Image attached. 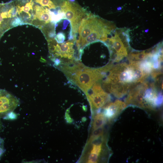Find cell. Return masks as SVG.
<instances>
[{
	"label": "cell",
	"instance_id": "cell-1",
	"mask_svg": "<svg viewBox=\"0 0 163 163\" xmlns=\"http://www.w3.org/2000/svg\"><path fill=\"white\" fill-rule=\"evenodd\" d=\"M121 65L110 71L103 85L106 90L118 97L125 95L129 88L140 81L143 74L139 67Z\"/></svg>",
	"mask_w": 163,
	"mask_h": 163
},
{
	"label": "cell",
	"instance_id": "cell-2",
	"mask_svg": "<svg viewBox=\"0 0 163 163\" xmlns=\"http://www.w3.org/2000/svg\"><path fill=\"white\" fill-rule=\"evenodd\" d=\"M129 94L126 101L129 104L141 108L153 109L162 103V96L153 85H140Z\"/></svg>",
	"mask_w": 163,
	"mask_h": 163
},
{
	"label": "cell",
	"instance_id": "cell-3",
	"mask_svg": "<svg viewBox=\"0 0 163 163\" xmlns=\"http://www.w3.org/2000/svg\"><path fill=\"white\" fill-rule=\"evenodd\" d=\"M129 30L126 28H116L104 43L109 49L111 59H121L126 56L130 48Z\"/></svg>",
	"mask_w": 163,
	"mask_h": 163
},
{
	"label": "cell",
	"instance_id": "cell-4",
	"mask_svg": "<svg viewBox=\"0 0 163 163\" xmlns=\"http://www.w3.org/2000/svg\"><path fill=\"white\" fill-rule=\"evenodd\" d=\"M50 58L59 66L70 63L74 59L75 40L57 43L54 39L47 40Z\"/></svg>",
	"mask_w": 163,
	"mask_h": 163
},
{
	"label": "cell",
	"instance_id": "cell-5",
	"mask_svg": "<svg viewBox=\"0 0 163 163\" xmlns=\"http://www.w3.org/2000/svg\"><path fill=\"white\" fill-rule=\"evenodd\" d=\"M109 21L91 13H88L81 21L78 27V37L76 39L78 52L81 46L86 37L95 30L107 24Z\"/></svg>",
	"mask_w": 163,
	"mask_h": 163
},
{
	"label": "cell",
	"instance_id": "cell-6",
	"mask_svg": "<svg viewBox=\"0 0 163 163\" xmlns=\"http://www.w3.org/2000/svg\"><path fill=\"white\" fill-rule=\"evenodd\" d=\"M61 7L65 18L70 22L73 35L76 39L79 25L88 13L78 4L69 0H64Z\"/></svg>",
	"mask_w": 163,
	"mask_h": 163
},
{
	"label": "cell",
	"instance_id": "cell-7",
	"mask_svg": "<svg viewBox=\"0 0 163 163\" xmlns=\"http://www.w3.org/2000/svg\"><path fill=\"white\" fill-rule=\"evenodd\" d=\"M86 94L91 106L96 109L103 107L110 100L109 95L97 83L93 85Z\"/></svg>",
	"mask_w": 163,
	"mask_h": 163
},
{
	"label": "cell",
	"instance_id": "cell-8",
	"mask_svg": "<svg viewBox=\"0 0 163 163\" xmlns=\"http://www.w3.org/2000/svg\"><path fill=\"white\" fill-rule=\"evenodd\" d=\"M20 101L15 96L5 90L0 89V118H4L19 105Z\"/></svg>",
	"mask_w": 163,
	"mask_h": 163
},
{
	"label": "cell",
	"instance_id": "cell-9",
	"mask_svg": "<svg viewBox=\"0 0 163 163\" xmlns=\"http://www.w3.org/2000/svg\"><path fill=\"white\" fill-rule=\"evenodd\" d=\"M127 106L119 100L107 104L105 107L103 114L108 120L111 121L116 118Z\"/></svg>",
	"mask_w": 163,
	"mask_h": 163
},
{
	"label": "cell",
	"instance_id": "cell-10",
	"mask_svg": "<svg viewBox=\"0 0 163 163\" xmlns=\"http://www.w3.org/2000/svg\"><path fill=\"white\" fill-rule=\"evenodd\" d=\"M103 135L94 138L89 142L93 145L89 156L88 163H97L102 149V145L104 140Z\"/></svg>",
	"mask_w": 163,
	"mask_h": 163
},
{
	"label": "cell",
	"instance_id": "cell-11",
	"mask_svg": "<svg viewBox=\"0 0 163 163\" xmlns=\"http://www.w3.org/2000/svg\"><path fill=\"white\" fill-rule=\"evenodd\" d=\"M107 119L104 114L102 113H97L94 118L93 123V129H94L103 127Z\"/></svg>",
	"mask_w": 163,
	"mask_h": 163
},
{
	"label": "cell",
	"instance_id": "cell-12",
	"mask_svg": "<svg viewBox=\"0 0 163 163\" xmlns=\"http://www.w3.org/2000/svg\"><path fill=\"white\" fill-rule=\"evenodd\" d=\"M66 34L63 32L60 31L55 35L54 39L58 43H61L65 42V40L66 39H67L68 41H70L66 37L69 38L70 40H71L69 37L66 35Z\"/></svg>",
	"mask_w": 163,
	"mask_h": 163
},
{
	"label": "cell",
	"instance_id": "cell-13",
	"mask_svg": "<svg viewBox=\"0 0 163 163\" xmlns=\"http://www.w3.org/2000/svg\"><path fill=\"white\" fill-rule=\"evenodd\" d=\"M103 127H100L94 129L89 140L103 135Z\"/></svg>",
	"mask_w": 163,
	"mask_h": 163
},
{
	"label": "cell",
	"instance_id": "cell-14",
	"mask_svg": "<svg viewBox=\"0 0 163 163\" xmlns=\"http://www.w3.org/2000/svg\"><path fill=\"white\" fill-rule=\"evenodd\" d=\"M24 24L23 21L21 18L18 16L13 18L11 21V26L12 28Z\"/></svg>",
	"mask_w": 163,
	"mask_h": 163
},
{
	"label": "cell",
	"instance_id": "cell-15",
	"mask_svg": "<svg viewBox=\"0 0 163 163\" xmlns=\"http://www.w3.org/2000/svg\"><path fill=\"white\" fill-rule=\"evenodd\" d=\"M4 140L0 137V159L5 151L4 146Z\"/></svg>",
	"mask_w": 163,
	"mask_h": 163
},
{
	"label": "cell",
	"instance_id": "cell-16",
	"mask_svg": "<svg viewBox=\"0 0 163 163\" xmlns=\"http://www.w3.org/2000/svg\"><path fill=\"white\" fill-rule=\"evenodd\" d=\"M16 117V114L12 111L8 113L4 118L6 119H15Z\"/></svg>",
	"mask_w": 163,
	"mask_h": 163
},
{
	"label": "cell",
	"instance_id": "cell-17",
	"mask_svg": "<svg viewBox=\"0 0 163 163\" xmlns=\"http://www.w3.org/2000/svg\"><path fill=\"white\" fill-rule=\"evenodd\" d=\"M1 123L0 122V129H1Z\"/></svg>",
	"mask_w": 163,
	"mask_h": 163
}]
</instances>
